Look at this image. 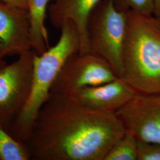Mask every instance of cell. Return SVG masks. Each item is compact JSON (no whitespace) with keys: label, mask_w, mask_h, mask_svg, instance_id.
<instances>
[{"label":"cell","mask_w":160,"mask_h":160,"mask_svg":"<svg viewBox=\"0 0 160 160\" xmlns=\"http://www.w3.org/2000/svg\"><path fill=\"white\" fill-rule=\"evenodd\" d=\"M126 129L116 113L51 94L24 143L33 160H104Z\"/></svg>","instance_id":"1"},{"label":"cell","mask_w":160,"mask_h":160,"mask_svg":"<svg viewBox=\"0 0 160 160\" xmlns=\"http://www.w3.org/2000/svg\"><path fill=\"white\" fill-rule=\"evenodd\" d=\"M122 69L137 92H160V28L153 16L128 12Z\"/></svg>","instance_id":"2"},{"label":"cell","mask_w":160,"mask_h":160,"mask_svg":"<svg viewBox=\"0 0 160 160\" xmlns=\"http://www.w3.org/2000/svg\"><path fill=\"white\" fill-rule=\"evenodd\" d=\"M60 29L57 43L35 56L30 94L10 131L14 137L24 143L29 139L40 109L50 97L52 85L63 64L70 56L80 51V34L74 23L68 21Z\"/></svg>","instance_id":"3"},{"label":"cell","mask_w":160,"mask_h":160,"mask_svg":"<svg viewBox=\"0 0 160 160\" xmlns=\"http://www.w3.org/2000/svg\"><path fill=\"white\" fill-rule=\"evenodd\" d=\"M128 22V12L118 9L113 0H103L93 9L87 24L89 51L106 61L119 77L123 74Z\"/></svg>","instance_id":"4"},{"label":"cell","mask_w":160,"mask_h":160,"mask_svg":"<svg viewBox=\"0 0 160 160\" xmlns=\"http://www.w3.org/2000/svg\"><path fill=\"white\" fill-rule=\"evenodd\" d=\"M36 54L33 49L24 52L0 69V120L10 133L28 101Z\"/></svg>","instance_id":"5"},{"label":"cell","mask_w":160,"mask_h":160,"mask_svg":"<svg viewBox=\"0 0 160 160\" xmlns=\"http://www.w3.org/2000/svg\"><path fill=\"white\" fill-rule=\"evenodd\" d=\"M118 77L103 58L92 52L78 51L63 64L52 85L51 94L68 96L87 86L102 84Z\"/></svg>","instance_id":"6"},{"label":"cell","mask_w":160,"mask_h":160,"mask_svg":"<svg viewBox=\"0 0 160 160\" xmlns=\"http://www.w3.org/2000/svg\"><path fill=\"white\" fill-rule=\"evenodd\" d=\"M116 114L138 141L160 143V92H137Z\"/></svg>","instance_id":"7"},{"label":"cell","mask_w":160,"mask_h":160,"mask_svg":"<svg viewBox=\"0 0 160 160\" xmlns=\"http://www.w3.org/2000/svg\"><path fill=\"white\" fill-rule=\"evenodd\" d=\"M31 49L28 10L0 0V55H19Z\"/></svg>","instance_id":"8"},{"label":"cell","mask_w":160,"mask_h":160,"mask_svg":"<svg viewBox=\"0 0 160 160\" xmlns=\"http://www.w3.org/2000/svg\"><path fill=\"white\" fill-rule=\"evenodd\" d=\"M137 94L123 78L118 77L102 84L87 86L68 97L89 109L116 113Z\"/></svg>","instance_id":"9"},{"label":"cell","mask_w":160,"mask_h":160,"mask_svg":"<svg viewBox=\"0 0 160 160\" xmlns=\"http://www.w3.org/2000/svg\"><path fill=\"white\" fill-rule=\"evenodd\" d=\"M103 0H55L49 8L52 24L61 29L72 21L79 32L80 53L90 52L87 39V24L93 9Z\"/></svg>","instance_id":"10"},{"label":"cell","mask_w":160,"mask_h":160,"mask_svg":"<svg viewBox=\"0 0 160 160\" xmlns=\"http://www.w3.org/2000/svg\"><path fill=\"white\" fill-rule=\"evenodd\" d=\"M50 0H28V12L30 23L32 49L38 55L49 48L45 20Z\"/></svg>","instance_id":"11"},{"label":"cell","mask_w":160,"mask_h":160,"mask_svg":"<svg viewBox=\"0 0 160 160\" xmlns=\"http://www.w3.org/2000/svg\"><path fill=\"white\" fill-rule=\"evenodd\" d=\"M26 145L14 137L0 120V160H30Z\"/></svg>","instance_id":"12"},{"label":"cell","mask_w":160,"mask_h":160,"mask_svg":"<svg viewBox=\"0 0 160 160\" xmlns=\"http://www.w3.org/2000/svg\"><path fill=\"white\" fill-rule=\"evenodd\" d=\"M138 140L131 132L125 134L110 148L104 160H137Z\"/></svg>","instance_id":"13"},{"label":"cell","mask_w":160,"mask_h":160,"mask_svg":"<svg viewBox=\"0 0 160 160\" xmlns=\"http://www.w3.org/2000/svg\"><path fill=\"white\" fill-rule=\"evenodd\" d=\"M115 6L120 10L131 12L138 14L152 16V0H113Z\"/></svg>","instance_id":"14"},{"label":"cell","mask_w":160,"mask_h":160,"mask_svg":"<svg viewBox=\"0 0 160 160\" xmlns=\"http://www.w3.org/2000/svg\"><path fill=\"white\" fill-rule=\"evenodd\" d=\"M137 160H160V143L138 141Z\"/></svg>","instance_id":"15"},{"label":"cell","mask_w":160,"mask_h":160,"mask_svg":"<svg viewBox=\"0 0 160 160\" xmlns=\"http://www.w3.org/2000/svg\"><path fill=\"white\" fill-rule=\"evenodd\" d=\"M8 4L27 9L28 0H1Z\"/></svg>","instance_id":"16"},{"label":"cell","mask_w":160,"mask_h":160,"mask_svg":"<svg viewBox=\"0 0 160 160\" xmlns=\"http://www.w3.org/2000/svg\"><path fill=\"white\" fill-rule=\"evenodd\" d=\"M153 1V14L155 18H160V0Z\"/></svg>","instance_id":"17"},{"label":"cell","mask_w":160,"mask_h":160,"mask_svg":"<svg viewBox=\"0 0 160 160\" xmlns=\"http://www.w3.org/2000/svg\"><path fill=\"white\" fill-rule=\"evenodd\" d=\"M6 65H7V63L4 59V57L0 55V69L4 67H5Z\"/></svg>","instance_id":"18"},{"label":"cell","mask_w":160,"mask_h":160,"mask_svg":"<svg viewBox=\"0 0 160 160\" xmlns=\"http://www.w3.org/2000/svg\"><path fill=\"white\" fill-rule=\"evenodd\" d=\"M155 18V20H156L157 23L158 24V26H160V18Z\"/></svg>","instance_id":"19"}]
</instances>
